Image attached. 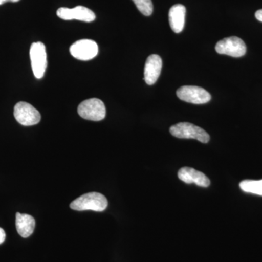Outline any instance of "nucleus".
<instances>
[{
  "label": "nucleus",
  "instance_id": "obj_7",
  "mask_svg": "<svg viewBox=\"0 0 262 262\" xmlns=\"http://www.w3.org/2000/svg\"><path fill=\"white\" fill-rule=\"evenodd\" d=\"M15 120L24 126H32L40 122V113L30 103L20 101L14 107Z\"/></svg>",
  "mask_w": 262,
  "mask_h": 262
},
{
  "label": "nucleus",
  "instance_id": "obj_10",
  "mask_svg": "<svg viewBox=\"0 0 262 262\" xmlns=\"http://www.w3.org/2000/svg\"><path fill=\"white\" fill-rule=\"evenodd\" d=\"M163 67V61L158 55H151L146 60L144 67V80L146 83L151 85L154 84L159 78Z\"/></svg>",
  "mask_w": 262,
  "mask_h": 262
},
{
  "label": "nucleus",
  "instance_id": "obj_13",
  "mask_svg": "<svg viewBox=\"0 0 262 262\" xmlns=\"http://www.w3.org/2000/svg\"><path fill=\"white\" fill-rule=\"evenodd\" d=\"M15 226L18 234L24 238L29 237L35 228V220L32 215L25 213H16Z\"/></svg>",
  "mask_w": 262,
  "mask_h": 262
},
{
  "label": "nucleus",
  "instance_id": "obj_11",
  "mask_svg": "<svg viewBox=\"0 0 262 262\" xmlns=\"http://www.w3.org/2000/svg\"><path fill=\"white\" fill-rule=\"evenodd\" d=\"M179 179L187 184H194L201 187H208L211 184L210 179L202 172L195 169L184 167L179 170Z\"/></svg>",
  "mask_w": 262,
  "mask_h": 262
},
{
  "label": "nucleus",
  "instance_id": "obj_1",
  "mask_svg": "<svg viewBox=\"0 0 262 262\" xmlns=\"http://www.w3.org/2000/svg\"><path fill=\"white\" fill-rule=\"evenodd\" d=\"M106 196L98 192H89L77 198L70 204V208L75 211H94L102 212L107 208Z\"/></svg>",
  "mask_w": 262,
  "mask_h": 262
},
{
  "label": "nucleus",
  "instance_id": "obj_6",
  "mask_svg": "<svg viewBox=\"0 0 262 262\" xmlns=\"http://www.w3.org/2000/svg\"><path fill=\"white\" fill-rule=\"evenodd\" d=\"M215 49L219 54L227 55L234 58L245 56L247 50L244 41L237 37L225 38L219 41L215 45Z\"/></svg>",
  "mask_w": 262,
  "mask_h": 262
},
{
  "label": "nucleus",
  "instance_id": "obj_17",
  "mask_svg": "<svg viewBox=\"0 0 262 262\" xmlns=\"http://www.w3.org/2000/svg\"><path fill=\"white\" fill-rule=\"evenodd\" d=\"M255 17H256V18L258 20L262 22V9L258 10L256 12Z\"/></svg>",
  "mask_w": 262,
  "mask_h": 262
},
{
  "label": "nucleus",
  "instance_id": "obj_12",
  "mask_svg": "<svg viewBox=\"0 0 262 262\" xmlns=\"http://www.w3.org/2000/svg\"><path fill=\"white\" fill-rule=\"evenodd\" d=\"M185 16L186 8L184 5H173L169 10V23L174 32L179 34L182 32L185 24Z\"/></svg>",
  "mask_w": 262,
  "mask_h": 262
},
{
  "label": "nucleus",
  "instance_id": "obj_18",
  "mask_svg": "<svg viewBox=\"0 0 262 262\" xmlns=\"http://www.w3.org/2000/svg\"><path fill=\"white\" fill-rule=\"evenodd\" d=\"M20 1V0H0V5L4 4L7 2H12V3H17V2Z\"/></svg>",
  "mask_w": 262,
  "mask_h": 262
},
{
  "label": "nucleus",
  "instance_id": "obj_9",
  "mask_svg": "<svg viewBox=\"0 0 262 262\" xmlns=\"http://www.w3.org/2000/svg\"><path fill=\"white\" fill-rule=\"evenodd\" d=\"M57 15L63 20H78L89 23L94 21L96 19L94 12L83 6H77L74 8H59L57 10Z\"/></svg>",
  "mask_w": 262,
  "mask_h": 262
},
{
  "label": "nucleus",
  "instance_id": "obj_8",
  "mask_svg": "<svg viewBox=\"0 0 262 262\" xmlns=\"http://www.w3.org/2000/svg\"><path fill=\"white\" fill-rule=\"evenodd\" d=\"M70 53L74 58L81 61H89L97 56V43L91 39H80L72 45Z\"/></svg>",
  "mask_w": 262,
  "mask_h": 262
},
{
  "label": "nucleus",
  "instance_id": "obj_14",
  "mask_svg": "<svg viewBox=\"0 0 262 262\" xmlns=\"http://www.w3.org/2000/svg\"><path fill=\"white\" fill-rule=\"evenodd\" d=\"M239 187L245 192L262 196V180H244L239 184Z\"/></svg>",
  "mask_w": 262,
  "mask_h": 262
},
{
  "label": "nucleus",
  "instance_id": "obj_3",
  "mask_svg": "<svg viewBox=\"0 0 262 262\" xmlns=\"http://www.w3.org/2000/svg\"><path fill=\"white\" fill-rule=\"evenodd\" d=\"M78 114L85 120L101 121L106 117V107L101 100L90 98L79 105Z\"/></svg>",
  "mask_w": 262,
  "mask_h": 262
},
{
  "label": "nucleus",
  "instance_id": "obj_2",
  "mask_svg": "<svg viewBox=\"0 0 262 262\" xmlns=\"http://www.w3.org/2000/svg\"><path fill=\"white\" fill-rule=\"evenodd\" d=\"M170 134L179 139H196L206 144L210 141V136L201 127L189 122H180L170 127Z\"/></svg>",
  "mask_w": 262,
  "mask_h": 262
},
{
  "label": "nucleus",
  "instance_id": "obj_4",
  "mask_svg": "<svg viewBox=\"0 0 262 262\" xmlns=\"http://www.w3.org/2000/svg\"><path fill=\"white\" fill-rule=\"evenodd\" d=\"M30 59L33 73L36 78H42L48 66L47 53L42 42H34L31 46Z\"/></svg>",
  "mask_w": 262,
  "mask_h": 262
},
{
  "label": "nucleus",
  "instance_id": "obj_16",
  "mask_svg": "<svg viewBox=\"0 0 262 262\" xmlns=\"http://www.w3.org/2000/svg\"><path fill=\"white\" fill-rule=\"evenodd\" d=\"M5 237H6V234H5L4 229H2L1 227H0V244L4 243Z\"/></svg>",
  "mask_w": 262,
  "mask_h": 262
},
{
  "label": "nucleus",
  "instance_id": "obj_5",
  "mask_svg": "<svg viewBox=\"0 0 262 262\" xmlns=\"http://www.w3.org/2000/svg\"><path fill=\"white\" fill-rule=\"evenodd\" d=\"M179 99L194 104H204L209 102L211 96L206 90L198 86L185 85L177 90Z\"/></svg>",
  "mask_w": 262,
  "mask_h": 262
},
{
  "label": "nucleus",
  "instance_id": "obj_15",
  "mask_svg": "<svg viewBox=\"0 0 262 262\" xmlns=\"http://www.w3.org/2000/svg\"><path fill=\"white\" fill-rule=\"evenodd\" d=\"M138 10L145 16H149L153 13V4L151 0H133Z\"/></svg>",
  "mask_w": 262,
  "mask_h": 262
}]
</instances>
